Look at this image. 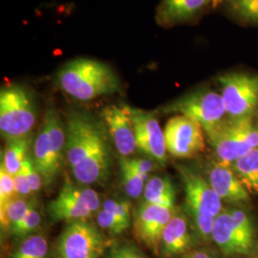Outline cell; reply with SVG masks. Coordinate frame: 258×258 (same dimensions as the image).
I'll use <instances>...</instances> for the list:
<instances>
[{
	"label": "cell",
	"instance_id": "obj_15",
	"mask_svg": "<svg viewBox=\"0 0 258 258\" xmlns=\"http://www.w3.org/2000/svg\"><path fill=\"white\" fill-rule=\"evenodd\" d=\"M210 2L211 0H162L157 10V22L165 27L188 22Z\"/></svg>",
	"mask_w": 258,
	"mask_h": 258
},
{
	"label": "cell",
	"instance_id": "obj_32",
	"mask_svg": "<svg viewBox=\"0 0 258 258\" xmlns=\"http://www.w3.org/2000/svg\"><path fill=\"white\" fill-rule=\"evenodd\" d=\"M21 168L23 169L25 176L27 178L28 182H29V184L31 186L32 192H33V195L38 194L40 188H41L43 180H42V177L40 175L39 171L37 170V166L35 165L33 157L28 155L25 158Z\"/></svg>",
	"mask_w": 258,
	"mask_h": 258
},
{
	"label": "cell",
	"instance_id": "obj_10",
	"mask_svg": "<svg viewBox=\"0 0 258 258\" xmlns=\"http://www.w3.org/2000/svg\"><path fill=\"white\" fill-rule=\"evenodd\" d=\"M167 152L175 158H192L205 149L204 129L182 115L167 120L164 129Z\"/></svg>",
	"mask_w": 258,
	"mask_h": 258
},
{
	"label": "cell",
	"instance_id": "obj_6",
	"mask_svg": "<svg viewBox=\"0 0 258 258\" xmlns=\"http://www.w3.org/2000/svg\"><path fill=\"white\" fill-rule=\"evenodd\" d=\"M37 121L34 99L21 85H10L0 92V131L2 137L11 139L29 136Z\"/></svg>",
	"mask_w": 258,
	"mask_h": 258
},
{
	"label": "cell",
	"instance_id": "obj_1",
	"mask_svg": "<svg viewBox=\"0 0 258 258\" xmlns=\"http://www.w3.org/2000/svg\"><path fill=\"white\" fill-rule=\"evenodd\" d=\"M106 127L92 115L73 111L66 122L65 156L77 183L103 185L111 174Z\"/></svg>",
	"mask_w": 258,
	"mask_h": 258
},
{
	"label": "cell",
	"instance_id": "obj_21",
	"mask_svg": "<svg viewBox=\"0 0 258 258\" xmlns=\"http://www.w3.org/2000/svg\"><path fill=\"white\" fill-rule=\"evenodd\" d=\"M36 205L35 199L17 196L7 203L0 205V223L2 230H11Z\"/></svg>",
	"mask_w": 258,
	"mask_h": 258
},
{
	"label": "cell",
	"instance_id": "obj_30",
	"mask_svg": "<svg viewBox=\"0 0 258 258\" xmlns=\"http://www.w3.org/2000/svg\"><path fill=\"white\" fill-rule=\"evenodd\" d=\"M102 210L110 212L122 221L131 224V205L127 201L107 199L102 205Z\"/></svg>",
	"mask_w": 258,
	"mask_h": 258
},
{
	"label": "cell",
	"instance_id": "obj_11",
	"mask_svg": "<svg viewBox=\"0 0 258 258\" xmlns=\"http://www.w3.org/2000/svg\"><path fill=\"white\" fill-rule=\"evenodd\" d=\"M124 106L134 126L137 148L147 154L149 159L164 166L167 160L165 132L155 115L127 104Z\"/></svg>",
	"mask_w": 258,
	"mask_h": 258
},
{
	"label": "cell",
	"instance_id": "obj_7",
	"mask_svg": "<svg viewBox=\"0 0 258 258\" xmlns=\"http://www.w3.org/2000/svg\"><path fill=\"white\" fill-rule=\"evenodd\" d=\"M165 113H177L199 123L208 134L215 128L227 114L221 94L211 89L188 93L166 105Z\"/></svg>",
	"mask_w": 258,
	"mask_h": 258
},
{
	"label": "cell",
	"instance_id": "obj_3",
	"mask_svg": "<svg viewBox=\"0 0 258 258\" xmlns=\"http://www.w3.org/2000/svg\"><path fill=\"white\" fill-rule=\"evenodd\" d=\"M179 171L184 184L185 209L200 236L209 239L214 220L222 212L221 198L209 181L196 171L185 166H180Z\"/></svg>",
	"mask_w": 258,
	"mask_h": 258
},
{
	"label": "cell",
	"instance_id": "obj_4",
	"mask_svg": "<svg viewBox=\"0 0 258 258\" xmlns=\"http://www.w3.org/2000/svg\"><path fill=\"white\" fill-rule=\"evenodd\" d=\"M66 129L53 108L45 113L42 127L34 144V162L43 183L51 185L59 175L65 154Z\"/></svg>",
	"mask_w": 258,
	"mask_h": 258
},
{
	"label": "cell",
	"instance_id": "obj_2",
	"mask_svg": "<svg viewBox=\"0 0 258 258\" xmlns=\"http://www.w3.org/2000/svg\"><path fill=\"white\" fill-rule=\"evenodd\" d=\"M58 87L81 102L119 93L120 79L110 66L102 61L80 57L65 63L56 74Z\"/></svg>",
	"mask_w": 258,
	"mask_h": 258
},
{
	"label": "cell",
	"instance_id": "obj_16",
	"mask_svg": "<svg viewBox=\"0 0 258 258\" xmlns=\"http://www.w3.org/2000/svg\"><path fill=\"white\" fill-rule=\"evenodd\" d=\"M191 245V236L186 218L181 212H174L165 229L160 244V253L171 257L184 253Z\"/></svg>",
	"mask_w": 258,
	"mask_h": 258
},
{
	"label": "cell",
	"instance_id": "obj_17",
	"mask_svg": "<svg viewBox=\"0 0 258 258\" xmlns=\"http://www.w3.org/2000/svg\"><path fill=\"white\" fill-rule=\"evenodd\" d=\"M48 212L54 221L71 222L88 220L93 212L84 204L71 194L63 184L58 195L48 204Z\"/></svg>",
	"mask_w": 258,
	"mask_h": 258
},
{
	"label": "cell",
	"instance_id": "obj_14",
	"mask_svg": "<svg viewBox=\"0 0 258 258\" xmlns=\"http://www.w3.org/2000/svg\"><path fill=\"white\" fill-rule=\"evenodd\" d=\"M208 181L222 201L233 205L249 203V192L230 165L220 161L212 163L208 168Z\"/></svg>",
	"mask_w": 258,
	"mask_h": 258
},
{
	"label": "cell",
	"instance_id": "obj_33",
	"mask_svg": "<svg viewBox=\"0 0 258 258\" xmlns=\"http://www.w3.org/2000/svg\"><path fill=\"white\" fill-rule=\"evenodd\" d=\"M123 158L129 166L143 175L148 176V174L152 172L155 168V164H154L155 161H153L152 159L130 158V157H123Z\"/></svg>",
	"mask_w": 258,
	"mask_h": 258
},
{
	"label": "cell",
	"instance_id": "obj_18",
	"mask_svg": "<svg viewBox=\"0 0 258 258\" xmlns=\"http://www.w3.org/2000/svg\"><path fill=\"white\" fill-rule=\"evenodd\" d=\"M212 239L225 255L245 254L235 231L231 211H224L215 218Z\"/></svg>",
	"mask_w": 258,
	"mask_h": 258
},
{
	"label": "cell",
	"instance_id": "obj_20",
	"mask_svg": "<svg viewBox=\"0 0 258 258\" xmlns=\"http://www.w3.org/2000/svg\"><path fill=\"white\" fill-rule=\"evenodd\" d=\"M234 172L249 194H258V148L234 163Z\"/></svg>",
	"mask_w": 258,
	"mask_h": 258
},
{
	"label": "cell",
	"instance_id": "obj_35",
	"mask_svg": "<svg viewBox=\"0 0 258 258\" xmlns=\"http://www.w3.org/2000/svg\"><path fill=\"white\" fill-rule=\"evenodd\" d=\"M183 258H212L211 255L209 254V252L205 251V250H197V251H194L190 254H187Z\"/></svg>",
	"mask_w": 258,
	"mask_h": 258
},
{
	"label": "cell",
	"instance_id": "obj_23",
	"mask_svg": "<svg viewBox=\"0 0 258 258\" xmlns=\"http://www.w3.org/2000/svg\"><path fill=\"white\" fill-rule=\"evenodd\" d=\"M48 243L42 234H32L22 240L10 258H47Z\"/></svg>",
	"mask_w": 258,
	"mask_h": 258
},
{
	"label": "cell",
	"instance_id": "obj_12",
	"mask_svg": "<svg viewBox=\"0 0 258 258\" xmlns=\"http://www.w3.org/2000/svg\"><path fill=\"white\" fill-rule=\"evenodd\" d=\"M174 214L172 209L143 202L134 215V234L141 244L155 254L160 253L163 232Z\"/></svg>",
	"mask_w": 258,
	"mask_h": 258
},
{
	"label": "cell",
	"instance_id": "obj_22",
	"mask_svg": "<svg viewBox=\"0 0 258 258\" xmlns=\"http://www.w3.org/2000/svg\"><path fill=\"white\" fill-rule=\"evenodd\" d=\"M30 137L11 139L7 141L1 163L7 171L15 176L21 169L25 158L28 156Z\"/></svg>",
	"mask_w": 258,
	"mask_h": 258
},
{
	"label": "cell",
	"instance_id": "obj_25",
	"mask_svg": "<svg viewBox=\"0 0 258 258\" xmlns=\"http://www.w3.org/2000/svg\"><path fill=\"white\" fill-rule=\"evenodd\" d=\"M235 231L243 247L245 254L249 253L253 248L254 229L248 214L241 210H231Z\"/></svg>",
	"mask_w": 258,
	"mask_h": 258
},
{
	"label": "cell",
	"instance_id": "obj_27",
	"mask_svg": "<svg viewBox=\"0 0 258 258\" xmlns=\"http://www.w3.org/2000/svg\"><path fill=\"white\" fill-rule=\"evenodd\" d=\"M97 224L101 229L108 231L112 235H120L130 226L126 222L102 209L97 212Z\"/></svg>",
	"mask_w": 258,
	"mask_h": 258
},
{
	"label": "cell",
	"instance_id": "obj_13",
	"mask_svg": "<svg viewBox=\"0 0 258 258\" xmlns=\"http://www.w3.org/2000/svg\"><path fill=\"white\" fill-rule=\"evenodd\" d=\"M102 117L108 135L120 156H131L138 148L134 126L125 106L107 105L102 109Z\"/></svg>",
	"mask_w": 258,
	"mask_h": 258
},
{
	"label": "cell",
	"instance_id": "obj_36",
	"mask_svg": "<svg viewBox=\"0 0 258 258\" xmlns=\"http://www.w3.org/2000/svg\"><path fill=\"white\" fill-rule=\"evenodd\" d=\"M214 1H215V0H214Z\"/></svg>",
	"mask_w": 258,
	"mask_h": 258
},
{
	"label": "cell",
	"instance_id": "obj_34",
	"mask_svg": "<svg viewBox=\"0 0 258 258\" xmlns=\"http://www.w3.org/2000/svg\"><path fill=\"white\" fill-rule=\"evenodd\" d=\"M15 179V186H16V192L18 196L29 198L31 195H33L31 186L29 184L27 178L23 169L21 168L19 172L14 176Z\"/></svg>",
	"mask_w": 258,
	"mask_h": 258
},
{
	"label": "cell",
	"instance_id": "obj_9",
	"mask_svg": "<svg viewBox=\"0 0 258 258\" xmlns=\"http://www.w3.org/2000/svg\"><path fill=\"white\" fill-rule=\"evenodd\" d=\"M218 82L228 116L251 117L258 105V75L232 72L218 77Z\"/></svg>",
	"mask_w": 258,
	"mask_h": 258
},
{
	"label": "cell",
	"instance_id": "obj_8",
	"mask_svg": "<svg viewBox=\"0 0 258 258\" xmlns=\"http://www.w3.org/2000/svg\"><path fill=\"white\" fill-rule=\"evenodd\" d=\"M108 243L92 222H68L57 243L58 258H101Z\"/></svg>",
	"mask_w": 258,
	"mask_h": 258
},
{
	"label": "cell",
	"instance_id": "obj_19",
	"mask_svg": "<svg viewBox=\"0 0 258 258\" xmlns=\"http://www.w3.org/2000/svg\"><path fill=\"white\" fill-rule=\"evenodd\" d=\"M145 202L174 210L176 190L169 178L153 176L149 178L144 191Z\"/></svg>",
	"mask_w": 258,
	"mask_h": 258
},
{
	"label": "cell",
	"instance_id": "obj_24",
	"mask_svg": "<svg viewBox=\"0 0 258 258\" xmlns=\"http://www.w3.org/2000/svg\"><path fill=\"white\" fill-rule=\"evenodd\" d=\"M120 172L121 184L125 194L131 198H139L145 191V186L148 182V176L137 172L126 163L123 157H120Z\"/></svg>",
	"mask_w": 258,
	"mask_h": 258
},
{
	"label": "cell",
	"instance_id": "obj_29",
	"mask_svg": "<svg viewBox=\"0 0 258 258\" xmlns=\"http://www.w3.org/2000/svg\"><path fill=\"white\" fill-rule=\"evenodd\" d=\"M106 258H147L142 250L132 243L112 245L105 252Z\"/></svg>",
	"mask_w": 258,
	"mask_h": 258
},
{
	"label": "cell",
	"instance_id": "obj_5",
	"mask_svg": "<svg viewBox=\"0 0 258 258\" xmlns=\"http://www.w3.org/2000/svg\"><path fill=\"white\" fill-rule=\"evenodd\" d=\"M207 135L219 161L228 165L258 148V128L251 117H228Z\"/></svg>",
	"mask_w": 258,
	"mask_h": 258
},
{
	"label": "cell",
	"instance_id": "obj_28",
	"mask_svg": "<svg viewBox=\"0 0 258 258\" xmlns=\"http://www.w3.org/2000/svg\"><path fill=\"white\" fill-rule=\"evenodd\" d=\"M232 9L240 19L258 24V0H233Z\"/></svg>",
	"mask_w": 258,
	"mask_h": 258
},
{
	"label": "cell",
	"instance_id": "obj_26",
	"mask_svg": "<svg viewBox=\"0 0 258 258\" xmlns=\"http://www.w3.org/2000/svg\"><path fill=\"white\" fill-rule=\"evenodd\" d=\"M41 223V215L37 211V206L31 209L27 214L11 228V233L19 238H26L34 234V232L39 228Z\"/></svg>",
	"mask_w": 258,
	"mask_h": 258
},
{
	"label": "cell",
	"instance_id": "obj_31",
	"mask_svg": "<svg viewBox=\"0 0 258 258\" xmlns=\"http://www.w3.org/2000/svg\"><path fill=\"white\" fill-rule=\"evenodd\" d=\"M15 179L7 171L5 166L1 163L0 166V205L7 203L11 199L17 197Z\"/></svg>",
	"mask_w": 258,
	"mask_h": 258
}]
</instances>
